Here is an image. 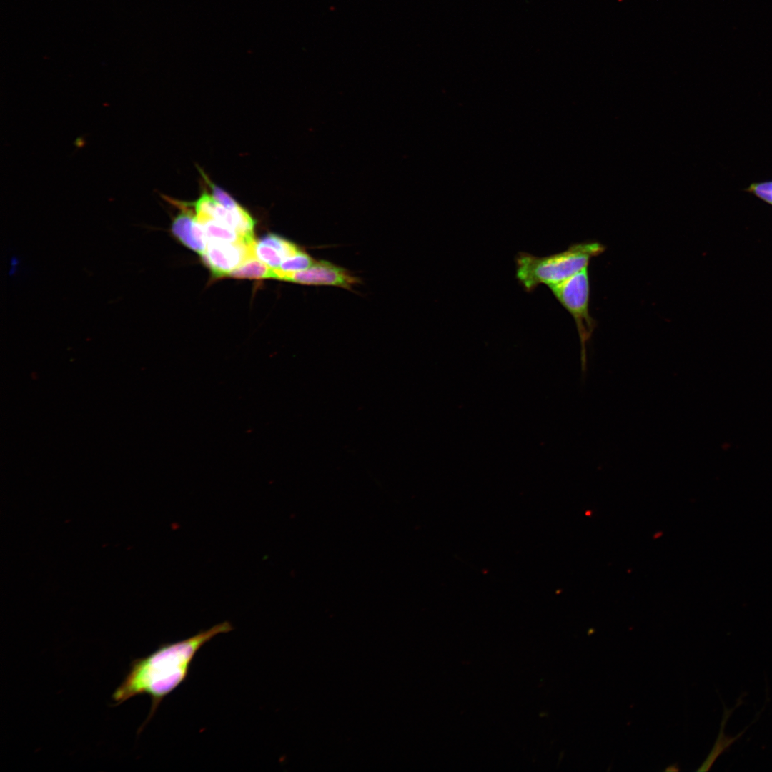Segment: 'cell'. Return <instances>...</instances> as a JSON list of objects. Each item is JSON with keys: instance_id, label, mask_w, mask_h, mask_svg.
Here are the masks:
<instances>
[{"instance_id": "obj_9", "label": "cell", "mask_w": 772, "mask_h": 772, "mask_svg": "<svg viewBox=\"0 0 772 772\" xmlns=\"http://www.w3.org/2000/svg\"><path fill=\"white\" fill-rule=\"evenodd\" d=\"M196 218L202 226L207 240L215 239L227 242H255L254 237H244L234 229L222 224L211 217L196 215Z\"/></svg>"}, {"instance_id": "obj_8", "label": "cell", "mask_w": 772, "mask_h": 772, "mask_svg": "<svg viewBox=\"0 0 772 772\" xmlns=\"http://www.w3.org/2000/svg\"><path fill=\"white\" fill-rule=\"evenodd\" d=\"M742 698V696H741L738 698L737 704L733 708H730V709L727 708L726 707L724 703H723V708H724L723 709V715L722 721H721V727H720V731H719L718 736V737H717V738H716V741L714 743V745H713L711 752L708 755V756L706 758L705 761L700 766V767L696 770V771H700L701 772V771H709L711 768V767L713 765L716 760L717 759V758L721 753H723L725 751H726L728 748H729V747L736 740H738L744 733L745 731L749 727V726H748L745 729H743L741 733H739L738 735H736L735 736H728L724 733L725 726H726V724L729 717L732 714L733 710L742 703V701H741L742 698Z\"/></svg>"}, {"instance_id": "obj_14", "label": "cell", "mask_w": 772, "mask_h": 772, "mask_svg": "<svg viewBox=\"0 0 772 772\" xmlns=\"http://www.w3.org/2000/svg\"><path fill=\"white\" fill-rule=\"evenodd\" d=\"M746 191L772 206V180L752 183Z\"/></svg>"}, {"instance_id": "obj_3", "label": "cell", "mask_w": 772, "mask_h": 772, "mask_svg": "<svg viewBox=\"0 0 772 772\" xmlns=\"http://www.w3.org/2000/svg\"><path fill=\"white\" fill-rule=\"evenodd\" d=\"M555 297L573 317L582 344L595 328V320L589 312L590 282L588 268L550 288Z\"/></svg>"}, {"instance_id": "obj_1", "label": "cell", "mask_w": 772, "mask_h": 772, "mask_svg": "<svg viewBox=\"0 0 772 772\" xmlns=\"http://www.w3.org/2000/svg\"><path fill=\"white\" fill-rule=\"evenodd\" d=\"M233 629L229 622L224 621L186 639L163 643L150 655L134 659L128 673L112 695L114 706L136 696H150V712L139 730V733L162 700L186 681L198 651L216 635Z\"/></svg>"}, {"instance_id": "obj_13", "label": "cell", "mask_w": 772, "mask_h": 772, "mask_svg": "<svg viewBox=\"0 0 772 772\" xmlns=\"http://www.w3.org/2000/svg\"><path fill=\"white\" fill-rule=\"evenodd\" d=\"M315 262V261L307 252L301 249L284 259L278 269L284 272L302 271L310 267Z\"/></svg>"}, {"instance_id": "obj_12", "label": "cell", "mask_w": 772, "mask_h": 772, "mask_svg": "<svg viewBox=\"0 0 772 772\" xmlns=\"http://www.w3.org/2000/svg\"><path fill=\"white\" fill-rule=\"evenodd\" d=\"M254 252L255 257L273 269H278L282 262L285 259L284 256L274 248L265 245L257 241L254 244Z\"/></svg>"}, {"instance_id": "obj_7", "label": "cell", "mask_w": 772, "mask_h": 772, "mask_svg": "<svg viewBox=\"0 0 772 772\" xmlns=\"http://www.w3.org/2000/svg\"><path fill=\"white\" fill-rule=\"evenodd\" d=\"M179 203L175 205L180 207L182 212L173 219L171 232L182 244L201 255L205 252L208 242L205 232L196 215L188 209V203Z\"/></svg>"}, {"instance_id": "obj_10", "label": "cell", "mask_w": 772, "mask_h": 772, "mask_svg": "<svg viewBox=\"0 0 772 772\" xmlns=\"http://www.w3.org/2000/svg\"><path fill=\"white\" fill-rule=\"evenodd\" d=\"M227 277L250 279H275V272L274 269L254 256L232 271Z\"/></svg>"}, {"instance_id": "obj_2", "label": "cell", "mask_w": 772, "mask_h": 772, "mask_svg": "<svg viewBox=\"0 0 772 772\" xmlns=\"http://www.w3.org/2000/svg\"><path fill=\"white\" fill-rule=\"evenodd\" d=\"M605 249L602 244L591 241L573 244L563 252L548 256L520 252L515 257L516 279L528 292L541 284L550 288L588 268L590 261Z\"/></svg>"}, {"instance_id": "obj_11", "label": "cell", "mask_w": 772, "mask_h": 772, "mask_svg": "<svg viewBox=\"0 0 772 772\" xmlns=\"http://www.w3.org/2000/svg\"><path fill=\"white\" fill-rule=\"evenodd\" d=\"M260 243L270 246L279 252L285 259L296 253L301 249L293 242L275 234H267L258 240Z\"/></svg>"}, {"instance_id": "obj_5", "label": "cell", "mask_w": 772, "mask_h": 772, "mask_svg": "<svg viewBox=\"0 0 772 772\" xmlns=\"http://www.w3.org/2000/svg\"><path fill=\"white\" fill-rule=\"evenodd\" d=\"M275 279L308 285H331L345 289L359 282L350 272L327 261L315 262L307 269L297 272H284L274 269Z\"/></svg>"}, {"instance_id": "obj_4", "label": "cell", "mask_w": 772, "mask_h": 772, "mask_svg": "<svg viewBox=\"0 0 772 772\" xmlns=\"http://www.w3.org/2000/svg\"><path fill=\"white\" fill-rule=\"evenodd\" d=\"M254 242H227L209 239L205 252L201 254L204 263L216 278L227 277L247 259L255 256Z\"/></svg>"}, {"instance_id": "obj_6", "label": "cell", "mask_w": 772, "mask_h": 772, "mask_svg": "<svg viewBox=\"0 0 772 772\" xmlns=\"http://www.w3.org/2000/svg\"><path fill=\"white\" fill-rule=\"evenodd\" d=\"M192 204L194 207L196 215L211 217L244 237H254L255 221L241 205L234 210H229L217 202L206 190Z\"/></svg>"}]
</instances>
